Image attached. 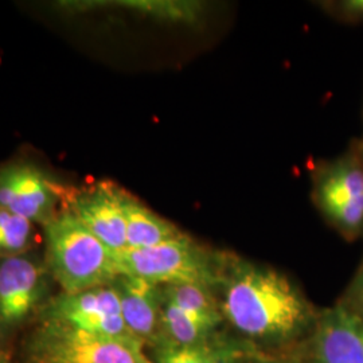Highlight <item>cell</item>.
Returning <instances> with one entry per match:
<instances>
[{
    "instance_id": "11",
    "label": "cell",
    "mask_w": 363,
    "mask_h": 363,
    "mask_svg": "<svg viewBox=\"0 0 363 363\" xmlns=\"http://www.w3.org/2000/svg\"><path fill=\"white\" fill-rule=\"evenodd\" d=\"M42 272L26 257L11 256L0 261V319L6 325L23 320L42 295Z\"/></svg>"
},
{
    "instance_id": "12",
    "label": "cell",
    "mask_w": 363,
    "mask_h": 363,
    "mask_svg": "<svg viewBox=\"0 0 363 363\" xmlns=\"http://www.w3.org/2000/svg\"><path fill=\"white\" fill-rule=\"evenodd\" d=\"M123 208L127 225V249H143L181 238V230L159 217L135 196L123 193Z\"/></svg>"
},
{
    "instance_id": "1",
    "label": "cell",
    "mask_w": 363,
    "mask_h": 363,
    "mask_svg": "<svg viewBox=\"0 0 363 363\" xmlns=\"http://www.w3.org/2000/svg\"><path fill=\"white\" fill-rule=\"evenodd\" d=\"M220 313L242 335L283 343L300 335L316 318L284 274L242 259H228L220 284Z\"/></svg>"
},
{
    "instance_id": "14",
    "label": "cell",
    "mask_w": 363,
    "mask_h": 363,
    "mask_svg": "<svg viewBox=\"0 0 363 363\" xmlns=\"http://www.w3.org/2000/svg\"><path fill=\"white\" fill-rule=\"evenodd\" d=\"M241 352L208 340L194 346H177L164 339L155 343L154 363H237Z\"/></svg>"
},
{
    "instance_id": "5",
    "label": "cell",
    "mask_w": 363,
    "mask_h": 363,
    "mask_svg": "<svg viewBox=\"0 0 363 363\" xmlns=\"http://www.w3.org/2000/svg\"><path fill=\"white\" fill-rule=\"evenodd\" d=\"M46 320L72 325L101 337L143 345L121 316V306L113 284L77 294H62L48 307Z\"/></svg>"
},
{
    "instance_id": "18",
    "label": "cell",
    "mask_w": 363,
    "mask_h": 363,
    "mask_svg": "<svg viewBox=\"0 0 363 363\" xmlns=\"http://www.w3.org/2000/svg\"><path fill=\"white\" fill-rule=\"evenodd\" d=\"M342 7L346 13L355 16H363V0H349L342 3Z\"/></svg>"
},
{
    "instance_id": "20",
    "label": "cell",
    "mask_w": 363,
    "mask_h": 363,
    "mask_svg": "<svg viewBox=\"0 0 363 363\" xmlns=\"http://www.w3.org/2000/svg\"><path fill=\"white\" fill-rule=\"evenodd\" d=\"M0 363H11L10 359H9V357L3 351H0Z\"/></svg>"
},
{
    "instance_id": "15",
    "label": "cell",
    "mask_w": 363,
    "mask_h": 363,
    "mask_svg": "<svg viewBox=\"0 0 363 363\" xmlns=\"http://www.w3.org/2000/svg\"><path fill=\"white\" fill-rule=\"evenodd\" d=\"M163 298L175 304L193 316L208 320L213 325H218L223 319L220 313V303L211 289L206 286L195 284H177V286H164L162 289Z\"/></svg>"
},
{
    "instance_id": "6",
    "label": "cell",
    "mask_w": 363,
    "mask_h": 363,
    "mask_svg": "<svg viewBox=\"0 0 363 363\" xmlns=\"http://www.w3.org/2000/svg\"><path fill=\"white\" fill-rule=\"evenodd\" d=\"M311 363H363V316L345 303L316 316L310 340Z\"/></svg>"
},
{
    "instance_id": "8",
    "label": "cell",
    "mask_w": 363,
    "mask_h": 363,
    "mask_svg": "<svg viewBox=\"0 0 363 363\" xmlns=\"http://www.w3.org/2000/svg\"><path fill=\"white\" fill-rule=\"evenodd\" d=\"M57 194L50 181L31 164L0 169V208L46 225L55 217Z\"/></svg>"
},
{
    "instance_id": "3",
    "label": "cell",
    "mask_w": 363,
    "mask_h": 363,
    "mask_svg": "<svg viewBox=\"0 0 363 363\" xmlns=\"http://www.w3.org/2000/svg\"><path fill=\"white\" fill-rule=\"evenodd\" d=\"M115 257L120 276L156 286L195 284L208 289L220 286L229 259L195 244L186 234L156 247L125 249Z\"/></svg>"
},
{
    "instance_id": "17",
    "label": "cell",
    "mask_w": 363,
    "mask_h": 363,
    "mask_svg": "<svg viewBox=\"0 0 363 363\" xmlns=\"http://www.w3.org/2000/svg\"><path fill=\"white\" fill-rule=\"evenodd\" d=\"M345 304L363 316V262L351 284L347 300L345 301Z\"/></svg>"
},
{
    "instance_id": "7",
    "label": "cell",
    "mask_w": 363,
    "mask_h": 363,
    "mask_svg": "<svg viewBox=\"0 0 363 363\" xmlns=\"http://www.w3.org/2000/svg\"><path fill=\"white\" fill-rule=\"evenodd\" d=\"M123 193L115 184L103 182L74 195L69 208L115 255L127 249Z\"/></svg>"
},
{
    "instance_id": "16",
    "label": "cell",
    "mask_w": 363,
    "mask_h": 363,
    "mask_svg": "<svg viewBox=\"0 0 363 363\" xmlns=\"http://www.w3.org/2000/svg\"><path fill=\"white\" fill-rule=\"evenodd\" d=\"M33 222L0 208V255L7 257L23 252L33 237Z\"/></svg>"
},
{
    "instance_id": "13",
    "label": "cell",
    "mask_w": 363,
    "mask_h": 363,
    "mask_svg": "<svg viewBox=\"0 0 363 363\" xmlns=\"http://www.w3.org/2000/svg\"><path fill=\"white\" fill-rule=\"evenodd\" d=\"M217 325L183 311L163 298L162 331L164 339L177 346H194L208 342Z\"/></svg>"
},
{
    "instance_id": "9",
    "label": "cell",
    "mask_w": 363,
    "mask_h": 363,
    "mask_svg": "<svg viewBox=\"0 0 363 363\" xmlns=\"http://www.w3.org/2000/svg\"><path fill=\"white\" fill-rule=\"evenodd\" d=\"M328 218L347 234L363 228V169L354 162H340L325 174L318 189Z\"/></svg>"
},
{
    "instance_id": "19",
    "label": "cell",
    "mask_w": 363,
    "mask_h": 363,
    "mask_svg": "<svg viewBox=\"0 0 363 363\" xmlns=\"http://www.w3.org/2000/svg\"><path fill=\"white\" fill-rule=\"evenodd\" d=\"M237 363H294L289 361H283V359H273V358H267V357H242L238 359Z\"/></svg>"
},
{
    "instance_id": "10",
    "label": "cell",
    "mask_w": 363,
    "mask_h": 363,
    "mask_svg": "<svg viewBox=\"0 0 363 363\" xmlns=\"http://www.w3.org/2000/svg\"><path fill=\"white\" fill-rule=\"evenodd\" d=\"M112 284L120 298L121 316L130 333L142 343L147 340L157 343L163 337L160 286L132 276H118Z\"/></svg>"
},
{
    "instance_id": "4",
    "label": "cell",
    "mask_w": 363,
    "mask_h": 363,
    "mask_svg": "<svg viewBox=\"0 0 363 363\" xmlns=\"http://www.w3.org/2000/svg\"><path fill=\"white\" fill-rule=\"evenodd\" d=\"M142 347L46 320L33 337L30 352L35 363H154Z\"/></svg>"
},
{
    "instance_id": "2",
    "label": "cell",
    "mask_w": 363,
    "mask_h": 363,
    "mask_svg": "<svg viewBox=\"0 0 363 363\" xmlns=\"http://www.w3.org/2000/svg\"><path fill=\"white\" fill-rule=\"evenodd\" d=\"M48 262L65 294L109 286L120 276L115 253L91 234L70 210L45 225Z\"/></svg>"
}]
</instances>
